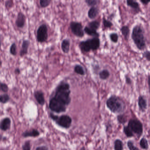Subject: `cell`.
Wrapping results in <instances>:
<instances>
[{"label": "cell", "mask_w": 150, "mask_h": 150, "mask_svg": "<svg viewBox=\"0 0 150 150\" xmlns=\"http://www.w3.org/2000/svg\"><path fill=\"white\" fill-rule=\"evenodd\" d=\"M69 84L65 82L61 83L49 100L50 110L57 114L65 112L71 102Z\"/></svg>", "instance_id": "1"}, {"label": "cell", "mask_w": 150, "mask_h": 150, "mask_svg": "<svg viewBox=\"0 0 150 150\" xmlns=\"http://www.w3.org/2000/svg\"><path fill=\"white\" fill-rule=\"evenodd\" d=\"M131 38L137 49L143 51L146 48L145 31L142 25L136 24L133 27Z\"/></svg>", "instance_id": "2"}, {"label": "cell", "mask_w": 150, "mask_h": 150, "mask_svg": "<svg viewBox=\"0 0 150 150\" xmlns=\"http://www.w3.org/2000/svg\"><path fill=\"white\" fill-rule=\"evenodd\" d=\"M107 107L109 111L115 114L123 113L126 108L124 100L118 96L112 95L106 102Z\"/></svg>", "instance_id": "3"}, {"label": "cell", "mask_w": 150, "mask_h": 150, "mask_svg": "<svg viewBox=\"0 0 150 150\" xmlns=\"http://www.w3.org/2000/svg\"><path fill=\"white\" fill-rule=\"evenodd\" d=\"M49 115L50 118L59 127L65 129H69L71 127L73 121L72 118L69 115L63 114L58 116L52 113H50Z\"/></svg>", "instance_id": "4"}, {"label": "cell", "mask_w": 150, "mask_h": 150, "mask_svg": "<svg viewBox=\"0 0 150 150\" xmlns=\"http://www.w3.org/2000/svg\"><path fill=\"white\" fill-rule=\"evenodd\" d=\"M100 41L98 38L88 39L85 41H81L79 44V48L83 52L87 53L91 50H95L99 48Z\"/></svg>", "instance_id": "5"}, {"label": "cell", "mask_w": 150, "mask_h": 150, "mask_svg": "<svg viewBox=\"0 0 150 150\" xmlns=\"http://www.w3.org/2000/svg\"><path fill=\"white\" fill-rule=\"evenodd\" d=\"M127 126L138 138L142 136L144 132L143 125L137 118H132L129 120Z\"/></svg>", "instance_id": "6"}, {"label": "cell", "mask_w": 150, "mask_h": 150, "mask_svg": "<svg viewBox=\"0 0 150 150\" xmlns=\"http://www.w3.org/2000/svg\"><path fill=\"white\" fill-rule=\"evenodd\" d=\"M48 37L47 28L45 24L41 25L38 28L37 32V40L39 42L43 43L46 41Z\"/></svg>", "instance_id": "7"}, {"label": "cell", "mask_w": 150, "mask_h": 150, "mask_svg": "<svg viewBox=\"0 0 150 150\" xmlns=\"http://www.w3.org/2000/svg\"><path fill=\"white\" fill-rule=\"evenodd\" d=\"M70 28L74 34L78 37H83L84 34L83 26L80 23L72 22L70 23Z\"/></svg>", "instance_id": "8"}, {"label": "cell", "mask_w": 150, "mask_h": 150, "mask_svg": "<svg viewBox=\"0 0 150 150\" xmlns=\"http://www.w3.org/2000/svg\"><path fill=\"white\" fill-rule=\"evenodd\" d=\"M138 106L140 112L142 113L146 112L148 108V103L145 97L142 95H140L138 98Z\"/></svg>", "instance_id": "9"}, {"label": "cell", "mask_w": 150, "mask_h": 150, "mask_svg": "<svg viewBox=\"0 0 150 150\" xmlns=\"http://www.w3.org/2000/svg\"><path fill=\"white\" fill-rule=\"evenodd\" d=\"M25 20H26V17L24 14L21 11H19L18 13L15 22L17 27L19 28H23L25 24Z\"/></svg>", "instance_id": "10"}, {"label": "cell", "mask_w": 150, "mask_h": 150, "mask_svg": "<svg viewBox=\"0 0 150 150\" xmlns=\"http://www.w3.org/2000/svg\"><path fill=\"white\" fill-rule=\"evenodd\" d=\"M34 97L39 105L44 106L45 103L44 93L42 91H36L34 93Z\"/></svg>", "instance_id": "11"}, {"label": "cell", "mask_w": 150, "mask_h": 150, "mask_svg": "<svg viewBox=\"0 0 150 150\" xmlns=\"http://www.w3.org/2000/svg\"><path fill=\"white\" fill-rule=\"evenodd\" d=\"M40 135L39 131L35 129H32L30 130H26L22 134V136L25 138L27 137H37Z\"/></svg>", "instance_id": "12"}, {"label": "cell", "mask_w": 150, "mask_h": 150, "mask_svg": "<svg viewBox=\"0 0 150 150\" xmlns=\"http://www.w3.org/2000/svg\"><path fill=\"white\" fill-rule=\"evenodd\" d=\"M11 121L9 118H5L0 122V129L5 131L10 129Z\"/></svg>", "instance_id": "13"}, {"label": "cell", "mask_w": 150, "mask_h": 150, "mask_svg": "<svg viewBox=\"0 0 150 150\" xmlns=\"http://www.w3.org/2000/svg\"><path fill=\"white\" fill-rule=\"evenodd\" d=\"M127 4L128 6L134 9L137 13L141 11L140 4L137 1L134 0H127Z\"/></svg>", "instance_id": "14"}, {"label": "cell", "mask_w": 150, "mask_h": 150, "mask_svg": "<svg viewBox=\"0 0 150 150\" xmlns=\"http://www.w3.org/2000/svg\"><path fill=\"white\" fill-rule=\"evenodd\" d=\"M30 45V41L28 40H25L23 41L22 48L19 53L20 57H23L28 53V48Z\"/></svg>", "instance_id": "15"}, {"label": "cell", "mask_w": 150, "mask_h": 150, "mask_svg": "<svg viewBox=\"0 0 150 150\" xmlns=\"http://www.w3.org/2000/svg\"><path fill=\"white\" fill-rule=\"evenodd\" d=\"M122 34L126 41H128L130 33V29L128 26H123L120 29Z\"/></svg>", "instance_id": "16"}, {"label": "cell", "mask_w": 150, "mask_h": 150, "mask_svg": "<svg viewBox=\"0 0 150 150\" xmlns=\"http://www.w3.org/2000/svg\"><path fill=\"white\" fill-rule=\"evenodd\" d=\"M70 44L69 40L66 39L62 41L61 45L62 49L65 53H68L69 52Z\"/></svg>", "instance_id": "17"}, {"label": "cell", "mask_w": 150, "mask_h": 150, "mask_svg": "<svg viewBox=\"0 0 150 150\" xmlns=\"http://www.w3.org/2000/svg\"><path fill=\"white\" fill-rule=\"evenodd\" d=\"M117 120L119 124L124 125L128 122L127 115L124 113L118 114L117 116Z\"/></svg>", "instance_id": "18"}, {"label": "cell", "mask_w": 150, "mask_h": 150, "mask_svg": "<svg viewBox=\"0 0 150 150\" xmlns=\"http://www.w3.org/2000/svg\"><path fill=\"white\" fill-rule=\"evenodd\" d=\"M99 13V9L95 7H92L88 11V17L91 19L95 18Z\"/></svg>", "instance_id": "19"}, {"label": "cell", "mask_w": 150, "mask_h": 150, "mask_svg": "<svg viewBox=\"0 0 150 150\" xmlns=\"http://www.w3.org/2000/svg\"><path fill=\"white\" fill-rule=\"evenodd\" d=\"M114 150H123L124 144L123 142L120 139H117L114 142Z\"/></svg>", "instance_id": "20"}, {"label": "cell", "mask_w": 150, "mask_h": 150, "mask_svg": "<svg viewBox=\"0 0 150 150\" xmlns=\"http://www.w3.org/2000/svg\"><path fill=\"white\" fill-rule=\"evenodd\" d=\"M139 144L141 148L142 149L148 150L149 148V141L145 137H143L140 140Z\"/></svg>", "instance_id": "21"}, {"label": "cell", "mask_w": 150, "mask_h": 150, "mask_svg": "<svg viewBox=\"0 0 150 150\" xmlns=\"http://www.w3.org/2000/svg\"><path fill=\"white\" fill-rule=\"evenodd\" d=\"M84 31L85 32L86 34L90 35V36H94V37H95V38L99 36V33L97 32V31L93 30L88 26H86L85 27Z\"/></svg>", "instance_id": "22"}, {"label": "cell", "mask_w": 150, "mask_h": 150, "mask_svg": "<svg viewBox=\"0 0 150 150\" xmlns=\"http://www.w3.org/2000/svg\"><path fill=\"white\" fill-rule=\"evenodd\" d=\"M123 132L127 137L130 138L134 136V133L127 126H124L123 128Z\"/></svg>", "instance_id": "23"}, {"label": "cell", "mask_w": 150, "mask_h": 150, "mask_svg": "<svg viewBox=\"0 0 150 150\" xmlns=\"http://www.w3.org/2000/svg\"><path fill=\"white\" fill-rule=\"evenodd\" d=\"M110 76V73L107 70H104L99 73V77L100 79L105 80Z\"/></svg>", "instance_id": "24"}, {"label": "cell", "mask_w": 150, "mask_h": 150, "mask_svg": "<svg viewBox=\"0 0 150 150\" xmlns=\"http://www.w3.org/2000/svg\"><path fill=\"white\" fill-rule=\"evenodd\" d=\"M74 71L76 73L81 75H84L85 74V72L83 68L79 65H76L75 66Z\"/></svg>", "instance_id": "25"}, {"label": "cell", "mask_w": 150, "mask_h": 150, "mask_svg": "<svg viewBox=\"0 0 150 150\" xmlns=\"http://www.w3.org/2000/svg\"><path fill=\"white\" fill-rule=\"evenodd\" d=\"M89 26L90 28L95 30V31H97L100 26L99 22L98 21H92L89 23Z\"/></svg>", "instance_id": "26"}, {"label": "cell", "mask_w": 150, "mask_h": 150, "mask_svg": "<svg viewBox=\"0 0 150 150\" xmlns=\"http://www.w3.org/2000/svg\"><path fill=\"white\" fill-rule=\"evenodd\" d=\"M10 100V97L7 94H4L0 95V103L2 104H6Z\"/></svg>", "instance_id": "27"}, {"label": "cell", "mask_w": 150, "mask_h": 150, "mask_svg": "<svg viewBox=\"0 0 150 150\" xmlns=\"http://www.w3.org/2000/svg\"><path fill=\"white\" fill-rule=\"evenodd\" d=\"M127 146L129 150H141L139 148L136 147L134 142L130 140L127 142Z\"/></svg>", "instance_id": "28"}, {"label": "cell", "mask_w": 150, "mask_h": 150, "mask_svg": "<svg viewBox=\"0 0 150 150\" xmlns=\"http://www.w3.org/2000/svg\"><path fill=\"white\" fill-rule=\"evenodd\" d=\"M9 88L8 85L5 83L0 82V92L6 93L8 91Z\"/></svg>", "instance_id": "29"}, {"label": "cell", "mask_w": 150, "mask_h": 150, "mask_svg": "<svg viewBox=\"0 0 150 150\" xmlns=\"http://www.w3.org/2000/svg\"><path fill=\"white\" fill-rule=\"evenodd\" d=\"M10 53L11 55L16 56L17 55V46L15 42L12 43L10 48Z\"/></svg>", "instance_id": "30"}, {"label": "cell", "mask_w": 150, "mask_h": 150, "mask_svg": "<svg viewBox=\"0 0 150 150\" xmlns=\"http://www.w3.org/2000/svg\"><path fill=\"white\" fill-rule=\"evenodd\" d=\"M110 39L113 42L116 43L118 42L119 40V35L117 33H113L110 34Z\"/></svg>", "instance_id": "31"}, {"label": "cell", "mask_w": 150, "mask_h": 150, "mask_svg": "<svg viewBox=\"0 0 150 150\" xmlns=\"http://www.w3.org/2000/svg\"><path fill=\"white\" fill-rule=\"evenodd\" d=\"M50 0H40V4L42 8H46L51 3Z\"/></svg>", "instance_id": "32"}, {"label": "cell", "mask_w": 150, "mask_h": 150, "mask_svg": "<svg viewBox=\"0 0 150 150\" xmlns=\"http://www.w3.org/2000/svg\"><path fill=\"white\" fill-rule=\"evenodd\" d=\"M103 24H104L105 28H111L113 26V23L111 21L105 19V18L103 19Z\"/></svg>", "instance_id": "33"}, {"label": "cell", "mask_w": 150, "mask_h": 150, "mask_svg": "<svg viewBox=\"0 0 150 150\" xmlns=\"http://www.w3.org/2000/svg\"><path fill=\"white\" fill-rule=\"evenodd\" d=\"M23 150H31V144L30 141H26L23 145Z\"/></svg>", "instance_id": "34"}, {"label": "cell", "mask_w": 150, "mask_h": 150, "mask_svg": "<svg viewBox=\"0 0 150 150\" xmlns=\"http://www.w3.org/2000/svg\"><path fill=\"white\" fill-rule=\"evenodd\" d=\"M142 56L144 58H145L147 61L150 62V51L149 50H146L144 52L142 53Z\"/></svg>", "instance_id": "35"}, {"label": "cell", "mask_w": 150, "mask_h": 150, "mask_svg": "<svg viewBox=\"0 0 150 150\" xmlns=\"http://www.w3.org/2000/svg\"><path fill=\"white\" fill-rule=\"evenodd\" d=\"M14 5V3L12 1H7L5 2V6L6 9H11L12 8Z\"/></svg>", "instance_id": "36"}, {"label": "cell", "mask_w": 150, "mask_h": 150, "mask_svg": "<svg viewBox=\"0 0 150 150\" xmlns=\"http://www.w3.org/2000/svg\"><path fill=\"white\" fill-rule=\"evenodd\" d=\"M85 2L87 4V5L93 7V6L97 4L98 1H95V0H86L85 1Z\"/></svg>", "instance_id": "37"}, {"label": "cell", "mask_w": 150, "mask_h": 150, "mask_svg": "<svg viewBox=\"0 0 150 150\" xmlns=\"http://www.w3.org/2000/svg\"><path fill=\"white\" fill-rule=\"evenodd\" d=\"M125 80H126V83L129 85H130L132 84V80L131 78H130V77L129 76L127 75H126L125 76Z\"/></svg>", "instance_id": "38"}, {"label": "cell", "mask_w": 150, "mask_h": 150, "mask_svg": "<svg viewBox=\"0 0 150 150\" xmlns=\"http://www.w3.org/2000/svg\"><path fill=\"white\" fill-rule=\"evenodd\" d=\"M35 150H50V149L46 145H42L37 147Z\"/></svg>", "instance_id": "39"}, {"label": "cell", "mask_w": 150, "mask_h": 150, "mask_svg": "<svg viewBox=\"0 0 150 150\" xmlns=\"http://www.w3.org/2000/svg\"><path fill=\"white\" fill-rule=\"evenodd\" d=\"M140 2L143 5H147L150 2V1H146V0H140Z\"/></svg>", "instance_id": "40"}, {"label": "cell", "mask_w": 150, "mask_h": 150, "mask_svg": "<svg viewBox=\"0 0 150 150\" xmlns=\"http://www.w3.org/2000/svg\"><path fill=\"white\" fill-rule=\"evenodd\" d=\"M20 70L18 68H16L14 70V73L16 75H19L20 74Z\"/></svg>", "instance_id": "41"}, {"label": "cell", "mask_w": 150, "mask_h": 150, "mask_svg": "<svg viewBox=\"0 0 150 150\" xmlns=\"http://www.w3.org/2000/svg\"><path fill=\"white\" fill-rule=\"evenodd\" d=\"M148 84L150 90V75H149L148 77Z\"/></svg>", "instance_id": "42"}, {"label": "cell", "mask_w": 150, "mask_h": 150, "mask_svg": "<svg viewBox=\"0 0 150 150\" xmlns=\"http://www.w3.org/2000/svg\"><path fill=\"white\" fill-rule=\"evenodd\" d=\"M2 64V62L1 61V60H0V67H1V66Z\"/></svg>", "instance_id": "43"}, {"label": "cell", "mask_w": 150, "mask_h": 150, "mask_svg": "<svg viewBox=\"0 0 150 150\" xmlns=\"http://www.w3.org/2000/svg\"><path fill=\"white\" fill-rule=\"evenodd\" d=\"M1 35H0V47L1 46Z\"/></svg>", "instance_id": "44"}, {"label": "cell", "mask_w": 150, "mask_h": 150, "mask_svg": "<svg viewBox=\"0 0 150 150\" xmlns=\"http://www.w3.org/2000/svg\"></svg>", "instance_id": "45"}]
</instances>
